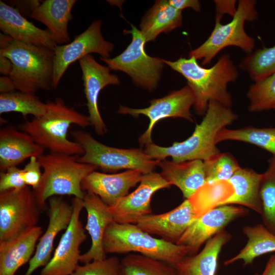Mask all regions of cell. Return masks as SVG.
Instances as JSON below:
<instances>
[{
    "label": "cell",
    "instance_id": "1",
    "mask_svg": "<svg viewBox=\"0 0 275 275\" xmlns=\"http://www.w3.org/2000/svg\"><path fill=\"white\" fill-rule=\"evenodd\" d=\"M162 60L187 80L195 95L193 106L197 114L204 115L211 101L231 107L232 97L227 86L229 82L237 80L239 73L229 54L221 56L216 63L209 68L201 66L193 57L188 59L180 58L175 61Z\"/></svg>",
    "mask_w": 275,
    "mask_h": 275
},
{
    "label": "cell",
    "instance_id": "2",
    "mask_svg": "<svg viewBox=\"0 0 275 275\" xmlns=\"http://www.w3.org/2000/svg\"><path fill=\"white\" fill-rule=\"evenodd\" d=\"M237 118L231 107L211 101L202 121L196 125L187 139L175 142L170 147H161L152 142L146 145L144 151L152 158L158 160L169 156L177 162L196 159L207 160L220 152L216 147L217 134Z\"/></svg>",
    "mask_w": 275,
    "mask_h": 275
},
{
    "label": "cell",
    "instance_id": "3",
    "mask_svg": "<svg viewBox=\"0 0 275 275\" xmlns=\"http://www.w3.org/2000/svg\"><path fill=\"white\" fill-rule=\"evenodd\" d=\"M44 114L26 120L18 128L28 133L34 141L49 152L81 156L84 150L76 142L68 139L71 125L86 128L91 125L89 116L68 106L64 101L57 98L46 102Z\"/></svg>",
    "mask_w": 275,
    "mask_h": 275
},
{
    "label": "cell",
    "instance_id": "4",
    "mask_svg": "<svg viewBox=\"0 0 275 275\" xmlns=\"http://www.w3.org/2000/svg\"><path fill=\"white\" fill-rule=\"evenodd\" d=\"M0 54L12 64L9 77L19 91L35 93L52 89L54 50L0 35Z\"/></svg>",
    "mask_w": 275,
    "mask_h": 275
},
{
    "label": "cell",
    "instance_id": "5",
    "mask_svg": "<svg viewBox=\"0 0 275 275\" xmlns=\"http://www.w3.org/2000/svg\"><path fill=\"white\" fill-rule=\"evenodd\" d=\"M78 156L49 152L38 157L43 169L42 177L38 188L33 190L41 210L53 196H74L83 199V179L97 168L77 160Z\"/></svg>",
    "mask_w": 275,
    "mask_h": 275
},
{
    "label": "cell",
    "instance_id": "6",
    "mask_svg": "<svg viewBox=\"0 0 275 275\" xmlns=\"http://www.w3.org/2000/svg\"><path fill=\"white\" fill-rule=\"evenodd\" d=\"M103 246L106 254L138 253L174 266L185 257L191 255L188 246L154 237L136 224L115 222L105 231Z\"/></svg>",
    "mask_w": 275,
    "mask_h": 275
},
{
    "label": "cell",
    "instance_id": "7",
    "mask_svg": "<svg viewBox=\"0 0 275 275\" xmlns=\"http://www.w3.org/2000/svg\"><path fill=\"white\" fill-rule=\"evenodd\" d=\"M255 0L238 1L237 11L232 20L225 24L221 18L215 17V25L207 40L197 48L191 50L188 57L201 61V65H209L223 49L228 46L240 48L247 54L255 47L254 39L245 31V21L253 22L258 18Z\"/></svg>",
    "mask_w": 275,
    "mask_h": 275
},
{
    "label": "cell",
    "instance_id": "8",
    "mask_svg": "<svg viewBox=\"0 0 275 275\" xmlns=\"http://www.w3.org/2000/svg\"><path fill=\"white\" fill-rule=\"evenodd\" d=\"M71 135L84 150L77 160L103 171L136 170L147 174L153 172L160 161L152 158L141 149H120L103 144L84 130L72 131Z\"/></svg>",
    "mask_w": 275,
    "mask_h": 275
},
{
    "label": "cell",
    "instance_id": "9",
    "mask_svg": "<svg viewBox=\"0 0 275 275\" xmlns=\"http://www.w3.org/2000/svg\"><path fill=\"white\" fill-rule=\"evenodd\" d=\"M131 25V30H124V33L132 36L131 42L126 48L114 58H100L111 70L125 72L137 86L152 91L157 87L164 63L162 59L146 53L144 36L140 30Z\"/></svg>",
    "mask_w": 275,
    "mask_h": 275
},
{
    "label": "cell",
    "instance_id": "10",
    "mask_svg": "<svg viewBox=\"0 0 275 275\" xmlns=\"http://www.w3.org/2000/svg\"><path fill=\"white\" fill-rule=\"evenodd\" d=\"M40 210L29 186L0 193V242L14 238L37 226Z\"/></svg>",
    "mask_w": 275,
    "mask_h": 275
},
{
    "label": "cell",
    "instance_id": "11",
    "mask_svg": "<svg viewBox=\"0 0 275 275\" xmlns=\"http://www.w3.org/2000/svg\"><path fill=\"white\" fill-rule=\"evenodd\" d=\"M101 25V20H96L72 42L54 48L52 89L57 88L64 73L74 62L91 53H97L102 58H109L114 46L103 37Z\"/></svg>",
    "mask_w": 275,
    "mask_h": 275
},
{
    "label": "cell",
    "instance_id": "12",
    "mask_svg": "<svg viewBox=\"0 0 275 275\" xmlns=\"http://www.w3.org/2000/svg\"><path fill=\"white\" fill-rule=\"evenodd\" d=\"M195 95L188 85L173 91L162 98L150 101L149 106L144 108H132L121 105L118 113L138 117L140 115L147 117L149 123L146 130L140 137L139 142L142 147L152 143L151 133L155 124L167 118H181L193 122L190 108L195 103Z\"/></svg>",
    "mask_w": 275,
    "mask_h": 275
},
{
    "label": "cell",
    "instance_id": "13",
    "mask_svg": "<svg viewBox=\"0 0 275 275\" xmlns=\"http://www.w3.org/2000/svg\"><path fill=\"white\" fill-rule=\"evenodd\" d=\"M71 221L63 234L49 262L40 275H71L77 266L80 255L79 248L87 238L85 229L80 220L84 208L82 199L74 197Z\"/></svg>",
    "mask_w": 275,
    "mask_h": 275
},
{
    "label": "cell",
    "instance_id": "14",
    "mask_svg": "<svg viewBox=\"0 0 275 275\" xmlns=\"http://www.w3.org/2000/svg\"><path fill=\"white\" fill-rule=\"evenodd\" d=\"M171 185L160 173L144 174L136 189L117 203L107 206L114 221L119 224H136L143 216L151 214V199L157 191Z\"/></svg>",
    "mask_w": 275,
    "mask_h": 275
},
{
    "label": "cell",
    "instance_id": "15",
    "mask_svg": "<svg viewBox=\"0 0 275 275\" xmlns=\"http://www.w3.org/2000/svg\"><path fill=\"white\" fill-rule=\"evenodd\" d=\"M248 213L246 208L234 205L216 207L197 217L176 244L188 246L191 255H195L203 244L229 223Z\"/></svg>",
    "mask_w": 275,
    "mask_h": 275
},
{
    "label": "cell",
    "instance_id": "16",
    "mask_svg": "<svg viewBox=\"0 0 275 275\" xmlns=\"http://www.w3.org/2000/svg\"><path fill=\"white\" fill-rule=\"evenodd\" d=\"M78 61L82 74L84 93L91 125L97 134L104 135L106 132V127L98 109V96L105 87L119 85V78L116 75L110 73L111 69L108 66L99 64L91 54Z\"/></svg>",
    "mask_w": 275,
    "mask_h": 275
},
{
    "label": "cell",
    "instance_id": "17",
    "mask_svg": "<svg viewBox=\"0 0 275 275\" xmlns=\"http://www.w3.org/2000/svg\"><path fill=\"white\" fill-rule=\"evenodd\" d=\"M48 224L40 237L35 253L29 263L24 275H32L38 268L45 266L51 258L53 243L57 235L68 226L73 213V206L62 196H53L48 200Z\"/></svg>",
    "mask_w": 275,
    "mask_h": 275
},
{
    "label": "cell",
    "instance_id": "18",
    "mask_svg": "<svg viewBox=\"0 0 275 275\" xmlns=\"http://www.w3.org/2000/svg\"><path fill=\"white\" fill-rule=\"evenodd\" d=\"M197 215L189 199L175 208L162 214H149L142 217L138 226L150 235H156L166 241L176 243Z\"/></svg>",
    "mask_w": 275,
    "mask_h": 275
},
{
    "label": "cell",
    "instance_id": "19",
    "mask_svg": "<svg viewBox=\"0 0 275 275\" xmlns=\"http://www.w3.org/2000/svg\"><path fill=\"white\" fill-rule=\"evenodd\" d=\"M143 175L136 170L112 174L94 171L83 179L81 187L85 193L97 195L107 206H111L140 182Z\"/></svg>",
    "mask_w": 275,
    "mask_h": 275
},
{
    "label": "cell",
    "instance_id": "20",
    "mask_svg": "<svg viewBox=\"0 0 275 275\" xmlns=\"http://www.w3.org/2000/svg\"><path fill=\"white\" fill-rule=\"evenodd\" d=\"M82 201L87 214L85 229L91 240L90 248L79 259V262L86 264L106 258L103 246L104 235L107 227L115 221L107 206L97 195L85 193Z\"/></svg>",
    "mask_w": 275,
    "mask_h": 275
},
{
    "label": "cell",
    "instance_id": "21",
    "mask_svg": "<svg viewBox=\"0 0 275 275\" xmlns=\"http://www.w3.org/2000/svg\"><path fill=\"white\" fill-rule=\"evenodd\" d=\"M0 29L13 40L52 50L58 45L48 30H42L16 9L0 1Z\"/></svg>",
    "mask_w": 275,
    "mask_h": 275
},
{
    "label": "cell",
    "instance_id": "22",
    "mask_svg": "<svg viewBox=\"0 0 275 275\" xmlns=\"http://www.w3.org/2000/svg\"><path fill=\"white\" fill-rule=\"evenodd\" d=\"M44 149L28 133L9 125L0 130V170L17 166L32 156L39 157Z\"/></svg>",
    "mask_w": 275,
    "mask_h": 275
},
{
    "label": "cell",
    "instance_id": "23",
    "mask_svg": "<svg viewBox=\"0 0 275 275\" xmlns=\"http://www.w3.org/2000/svg\"><path fill=\"white\" fill-rule=\"evenodd\" d=\"M162 177L171 185L178 187L185 199H189L206 182L204 161L192 160L177 162L160 160Z\"/></svg>",
    "mask_w": 275,
    "mask_h": 275
},
{
    "label": "cell",
    "instance_id": "24",
    "mask_svg": "<svg viewBox=\"0 0 275 275\" xmlns=\"http://www.w3.org/2000/svg\"><path fill=\"white\" fill-rule=\"evenodd\" d=\"M75 0H46L32 12L30 17L47 28L58 45L70 43L68 23Z\"/></svg>",
    "mask_w": 275,
    "mask_h": 275
},
{
    "label": "cell",
    "instance_id": "25",
    "mask_svg": "<svg viewBox=\"0 0 275 275\" xmlns=\"http://www.w3.org/2000/svg\"><path fill=\"white\" fill-rule=\"evenodd\" d=\"M42 234V228L37 226L14 238L0 242V275H15L29 262Z\"/></svg>",
    "mask_w": 275,
    "mask_h": 275
},
{
    "label": "cell",
    "instance_id": "26",
    "mask_svg": "<svg viewBox=\"0 0 275 275\" xmlns=\"http://www.w3.org/2000/svg\"><path fill=\"white\" fill-rule=\"evenodd\" d=\"M223 230L205 244L199 253L184 258L175 267L179 275H215L217 261L223 247L231 239Z\"/></svg>",
    "mask_w": 275,
    "mask_h": 275
},
{
    "label": "cell",
    "instance_id": "27",
    "mask_svg": "<svg viewBox=\"0 0 275 275\" xmlns=\"http://www.w3.org/2000/svg\"><path fill=\"white\" fill-rule=\"evenodd\" d=\"M262 176V174H259L253 169L240 168L228 180L233 187V194L221 206L239 205L261 215L262 205L260 184Z\"/></svg>",
    "mask_w": 275,
    "mask_h": 275
},
{
    "label": "cell",
    "instance_id": "28",
    "mask_svg": "<svg viewBox=\"0 0 275 275\" xmlns=\"http://www.w3.org/2000/svg\"><path fill=\"white\" fill-rule=\"evenodd\" d=\"M182 11L172 7L167 0L156 1L143 18L140 31L146 42L154 40L161 33H168L182 25Z\"/></svg>",
    "mask_w": 275,
    "mask_h": 275
},
{
    "label": "cell",
    "instance_id": "29",
    "mask_svg": "<svg viewBox=\"0 0 275 275\" xmlns=\"http://www.w3.org/2000/svg\"><path fill=\"white\" fill-rule=\"evenodd\" d=\"M242 232L247 238L245 246L237 255L226 260L225 265L228 266L238 260H242L244 266L248 265L262 255L275 252V234L263 224L244 226Z\"/></svg>",
    "mask_w": 275,
    "mask_h": 275
},
{
    "label": "cell",
    "instance_id": "30",
    "mask_svg": "<svg viewBox=\"0 0 275 275\" xmlns=\"http://www.w3.org/2000/svg\"><path fill=\"white\" fill-rule=\"evenodd\" d=\"M229 181L206 182L189 199L197 217L221 205L233 194Z\"/></svg>",
    "mask_w": 275,
    "mask_h": 275
},
{
    "label": "cell",
    "instance_id": "31",
    "mask_svg": "<svg viewBox=\"0 0 275 275\" xmlns=\"http://www.w3.org/2000/svg\"><path fill=\"white\" fill-rule=\"evenodd\" d=\"M236 141L250 143L269 152L275 156V127L257 128L248 126L239 129H222L216 142Z\"/></svg>",
    "mask_w": 275,
    "mask_h": 275
},
{
    "label": "cell",
    "instance_id": "32",
    "mask_svg": "<svg viewBox=\"0 0 275 275\" xmlns=\"http://www.w3.org/2000/svg\"><path fill=\"white\" fill-rule=\"evenodd\" d=\"M119 275H179L175 267L142 254H130L120 262Z\"/></svg>",
    "mask_w": 275,
    "mask_h": 275
},
{
    "label": "cell",
    "instance_id": "33",
    "mask_svg": "<svg viewBox=\"0 0 275 275\" xmlns=\"http://www.w3.org/2000/svg\"><path fill=\"white\" fill-rule=\"evenodd\" d=\"M46 107V103L35 93L13 91L0 94V114L17 112L24 118L29 115L37 117L44 114Z\"/></svg>",
    "mask_w": 275,
    "mask_h": 275
},
{
    "label": "cell",
    "instance_id": "34",
    "mask_svg": "<svg viewBox=\"0 0 275 275\" xmlns=\"http://www.w3.org/2000/svg\"><path fill=\"white\" fill-rule=\"evenodd\" d=\"M240 68L247 72L254 82L275 73V45L263 47L247 54L239 64Z\"/></svg>",
    "mask_w": 275,
    "mask_h": 275
},
{
    "label": "cell",
    "instance_id": "35",
    "mask_svg": "<svg viewBox=\"0 0 275 275\" xmlns=\"http://www.w3.org/2000/svg\"><path fill=\"white\" fill-rule=\"evenodd\" d=\"M262 205L261 215L263 224L275 234V156L268 161V166L262 174L260 184Z\"/></svg>",
    "mask_w": 275,
    "mask_h": 275
},
{
    "label": "cell",
    "instance_id": "36",
    "mask_svg": "<svg viewBox=\"0 0 275 275\" xmlns=\"http://www.w3.org/2000/svg\"><path fill=\"white\" fill-rule=\"evenodd\" d=\"M251 113L275 111V73L252 84L247 93Z\"/></svg>",
    "mask_w": 275,
    "mask_h": 275
},
{
    "label": "cell",
    "instance_id": "37",
    "mask_svg": "<svg viewBox=\"0 0 275 275\" xmlns=\"http://www.w3.org/2000/svg\"><path fill=\"white\" fill-rule=\"evenodd\" d=\"M206 182L228 181L241 167L234 156L229 153L216 154L204 161Z\"/></svg>",
    "mask_w": 275,
    "mask_h": 275
},
{
    "label": "cell",
    "instance_id": "38",
    "mask_svg": "<svg viewBox=\"0 0 275 275\" xmlns=\"http://www.w3.org/2000/svg\"><path fill=\"white\" fill-rule=\"evenodd\" d=\"M120 260L116 256L78 265L71 275H119Z\"/></svg>",
    "mask_w": 275,
    "mask_h": 275
},
{
    "label": "cell",
    "instance_id": "39",
    "mask_svg": "<svg viewBox=\"0 0 275 275\" xmlns=\"http://www.w3.org/2000/svg\"><path fill=\"white\" fill-rule=\"evenodd\" d=\"M26 186L22 175V169L12 167L0 173V193L19 189Z\"/></svg>",
    "mask_w": 275,
    "mask_h": 275
},
{
    "label": "cell",
    "instance_id": "40",
    "mask_svg": "<svg viewBox=\"0 0 275 275\" xmlns=\"http://www.w3.org/2000/svg\"><path fill=\"white\" fill-rule=\"evenodd\" d=\"M41 167L38 157L32 156L22 169V175L26 185L31 186L33 190L39 186L42 177Z\"/></svg>",
    "mask_w": 275,
    "mask_h": 275
},
{
    "label": "cell",
    "instance_id": "41",
    "mask_svg": "<svg viewBox=\"0 0 275 275\" xmlns=\"http://www.w3.org/2000/svg\"><path fill=\"white\" fill-rule=\"evenodd\" d=\"M215 17L222 18L225 14H228L232 17L236 13L237 7L235 0H215Z\"/></svg>",
    "mask_w": 275,
    "mask_h": 275
},
{
    "label": "cell",
    "instance_id": "42",
    "mask_svg": "<svg viewBox=\"0 0 275 275\" xmlns=\"http://www.w3.org/2000/svg\"><path fill=\"white\" fill-rule=\"evenodd\" d=\"M169 2L172 7L180 11L190 8L199 12L201 9V3L198 0H169Z\"/></svg>",
    "mask_w": 275,
    "mask_h": 275
},
{
    "label": "cell",
    "instance_id": "43",
    "mask_svg": "<svg viewBox=\"0 0 275 275\" xmlns=\"http://www.w3.org/2000/svg\"><path fill=\"white\" fill-rule=\"evenodd\" d=\"M16 87L12 80L8 76L0 77V93H6L15 91Z\"/></svg>",
    "mask_w": 275,
    "mask_h": 275
},
{
    "label": "cell",
    "instance_id": "44",
    "mask_svg": "<svg viewBox=\"0 0 275 275\" xmlns=\"http://www.w3.org/2000/svg\"><path fill=\"white\" fill-rule=\"evenodd\" d=\"M12 68L11 61L7 57L0 54V72L5 76H9Z\"/></svg>",
    "mask_w": 275,
    "mask_h": 275
},
{
    "label": "cell",
    "instance_id": "45",
    "mask_svg": "<svg viewBox=\"0 0 275 275\" xmlns=\"http://www.w3.org/2000/svg\"><path fill=\"white\" fill-rule=\"evenodd\" d=\"M255 275H275V254L269 258L262 272Z\"/></svg>",
    "mask_w": 275,
    "mask_h": 275
}]
</instances>
